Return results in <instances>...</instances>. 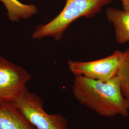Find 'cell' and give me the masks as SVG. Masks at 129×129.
<instances>
[{
    "label": "cell",
    "instance_id": "9",
    "mask_svg": "<svg viewBox=\"0 0 129 129\" xmlns=\"http://www.w3.org/2000/svg\"><path fill=\"white\" fill-rule=\"evenodd\" d=\"M116 76L121 92L129 108V49L122 52Z\"/></svg>",
    "mask_w": 129,
    "mask_h": 129
},
{
    "label": "cell",
    "instance_id": "5",
    "mask_svg": "<svg viewBox=\"0 0 129 129\" xmlns=\"http://www.w3.org/2000/svg\"><path fill=\"white\" fill-rule=\"evenodd\" d=\"M122 52L116 50L106 57L90 61L69 60L68 68L75 76H83L97 80H109L117 76Z\"/></svg>",
    "mask_w": 129,
    "mask_h": 129
},
{
    "label": "cell",
    "instance_id": "3",
    "mask_svg": "<svg viewBox=\"0 0 129 129\" xmlns=\"http://www.w3.org/2000/svg\"><path fill=\"white\" fill-rule=\"evenodd\" d=\"M14 103L37 129H68L64 116L47 113L41 98L30 92L27 87Z\"/></svg>",
    "mask_w": 129,
    "mask_h": 129
},
{
    "label": "cell",
    "instance_id": "8",
    "mask_svg": "<svg viewBox=\"0 0 129 129\" xmlns=\"http://www.w3.org/2000/svg\"><path fill=\"white\" fill-rule=\"evenodd\" d=\"M7 10V15L13 22H19L22 19L27 20L37 14L36 6L24 4L18 0H0Z\"/></svg>",
    "mask_w": 129,
    "mask_h": 129
},
{
    "label": "cell",
    "instance_id": "2",
    "mask_svg": "<svg viewBox=\"0 0 129 129\" xmlns=\"http://www.w3.org/2000/svg\"><path fill=\"white\" fill-rule=\"evenodd\" d=\"M112 0H66L63 9L55 18L38 25L32 38L40 39L51 37L59 41L69 25L81 17L93 18Z\"/></svg>",
    "mask_w": 129,
    "mask_h": 129
},
{
    "label": "cell",
    "instance_id": "10",
    "mask_svg": "<svg viewBox=\"0 0 129 129\" xmlns=\"http://www.w3.org/2000/svg\"><path fill=\"white\" fill-rule=\"evenodd\" d=\"M122 5V8L125 9H129V0H120Z\"/></svg>",
    "mask_w": 129,
    "mask_h": 129
},
{
    "label": "cell",
    "instance_id": "7",
    "mask_svg": "<svg viewBox=\"0 0 129 129\" xmlns=\"http://www.w3.org/2000/svg\"><path fill=\"white\" fill-rule=\"evenodd\" d=\"M106 18L114 29L116 41L123 45L129 42V9L108 8Z\"/></svg>",
    "mask_w": 129,
    "mask_h": 129
},
{
    "label": "cell",
    "instance_id": "1",
    "mask_svg": "<svg viewBox=\"0 0 129 129\" xmlns=\"http://www.w3.org/2000/svg\"><path fill=\"white\" fill-rule=\"evenodd\" d=\"M75 99L98 115L105 118L127 117L129 108L117 76L107 81L75 76L72 86Z\"/></svg>",
    "mask_w": 129,
    "mask_h": 129
},
{
    "label": "cell",
    "instance_id": "4",
    "mask_svg": "<svg viewBox=\"0 0 129 129\" xmlns=\"http://www.w3.org/2000/svg\"><path fill=\"white\" fill-rule=\"evenodd\" d=\"M31 78L22 67L0 56V106L14 103Z\"/></svg>",
    "mask_w": 129,
    "mask_h": 129
},
{
    "label": "cell",
    "instance_id": "6",
    "mask_svg": "<svg viewBox=\"0 0 129 129\" xmlns=\"http://www.w3.org/2000/svg\"><path fill=\"white\" fill-rule=\"evenodd\" d=\"M0 129H37L14 103L0 106Z\"/></svg>",
    "mask_w": 129,
    "mask_h": 129
}]
</instances>
